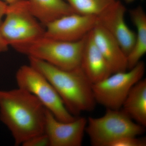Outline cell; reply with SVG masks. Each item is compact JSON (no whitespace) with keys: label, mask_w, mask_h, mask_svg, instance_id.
Returning a JSON list of instances; mask_svg holds the SVG:
<instances>
[{"label":"cell","mask_w":146,"mask_h":146,"mask_svg":"<svg viewBox=\"0 0 146 146\" xmlns=\"http://www.w3.org/2000/svg\"><path fill=\"white\" fill-rule=\"evenodd\" d=\"M85 132L92 146H108L123 136L142 135L145 132V129L121 110L106 109L102 117L87 119Z\"/></svg>","instance_id":"obj_4"},{"label":"cell","mask_w":146,"mask_h":146,"mask_svg":"<svg viewBox=\"0 0 146 146\" xmlns=\"http://www.w3.org/2000/svg\"><path fill=\"white\" fill-rule=\"evenodd\" d=\"M8 5L7 3L0 0V25L2 22V18L5 16L8 9Z\"/></svg>","instance_id":"obj_19"},{"label":"cell","mask_w":146,"mask_h":146,"mask_svg":"<svg viewBox=\"0 0 146 146\" xmlns=\"http://www.w3.org/2000/svg\"><path fill=\"white\" fill-rule=\"evenodd\" d=\"M91 33L95 44L109 65L112 74L127 70V56L116 39L98 24Z\"/></svg>","instance_id":"obj_11"},{"label":"cell","mask_w":146,"mask_h":146,"mask_svg":"<svg viewBox=\"0 0 146 146\" xmlns=\"http://www.w3.org/2000/svg\"><path fill=\"white\" fill-rule=\"evenodd\" d=\"M145 70V63L141 60L128 71L113 73L102 81L92 84L96 102L106 109H121L131 89L143 78Z\"/></svg>","instance_id":"obj_7"},{"label":"cell","mask_w":146,"mask_h":146,"mask_svg":"<svg viewBox=\"0 0 146 146\" xmlns=\"http://www.w3.org/2000/svg\"><path fill=\"white\" fill-rule=\"evenodd\" d=\"M87 122V119L80 116L71 121H61L46 109L44 132L50 146H81Z\"/></svg>","instance_id":"obj_9"},{"label":"cell","mask_w":146,"mask_h":146,"mask_svg":"<svg viewBox=\"0 0 146 146\" xmlns=\"http://www.w3.org/2000/svg\"><path fill=\"white\" fill-rule=\"evenodd\" d=\"M16 79L18 88L36 97L58 120L67 122L77 117L68 111L51 84L31 65L20 67L16 73Z\"/></svg>","instance_id":"obj_6"},{"label":"cell","mask_w":146,"mask_h":146,"mask_svg":"<svg viewBox=\"0 0 146 146\" xmlns=\"http://www.w3.org/2000/svg\"><path fill=\"white\" fill-rule=\"evenodd\" d=\"M30 65L42 74L51 84L68 111L75 117L91 111L96 102L92 84L81 67L65 70L49 63L29 57Z\"/></svg>","instance_id":"obj_2"},{"label":"cell","mask_w":146,"mask_h":146,"mask_svg":"<svg viewBox=\"0 0 146 146\" xmlns=\"http://www.w3.org/2000/svg\"><path fill=\"white\" fill-rule=\"evenodd\" d=\"M23 146H50L49 140L46 133L33 136L23 144Z\"/></svg>","instance_id":"obj_18"},{"label":"cell","mask_w":146,"mask_h":146,"mask_svg":"<svg viewBox=\"0 0 146 146\" xmlns=\"http://www.w3.org/2000/svg\"><path fill=\"white\" fill-rule=\"evenodd\" d=\"M131 21L136 29V40L132 50L127 56V69L130 70L141 61L146 53V14L138 6L130 11Z\"/></svg>","instance_id":"obj_15"},{"label":"cell","mask_w":146,"mask_h":146,"mask_svg":"<svg viewBox=\"0 0 146 146\" xmlns=\"http://www.w3.org/2000/svg\"><path fill=\"white\" fill-rule=\"evenodd\" d=\"M2 1H4L7 4L10 5L17 2L21 0H2Z\"/></svg>","instance_id":"obj_21"},{"label":"cell","mask_w":146,"mask_h":146,"mask_svg":"<svg viewBox=\"0 0 146 146\" xmlns=\"http://www.w3.org/2000/svg\"><path fill=\"white\" fill-rule=\"evenodd\" d=\"M98 24V16L71 13L46 25L44 36L65 42H77L83 39Z\"/></svg>","instance_id":"obj_8"},{"label":"cell","mask_w":146,"mask_h":146,"mask_svg":"<svg viewBox=\"0 0 146 146\" xmlns=\"http://www.w3.org/2000/svg\"><path fill=\"white\" fill-rule=\"evenodd\" d=\"M75 13L98 16L118 0H65Z\"/></svg>","instance_id":"obj_16"},{"label":"cell","mask_w":146,"mask_h":146,"mask_svg":"<svg viewBox=\"0 0 146 146\" xmlns=\"http://www.w3.org/2000/svg\"><path fill=\"white\" fill-rule=\"evenodd\" d=\"M5 16L0 33L9 46L29 43L44 35L45 29L31 13L27 0L8 5Z\"/></svg>","instance_id":"obj_5"},{"label":"cell","mask_w":146,"mask_h":146,"mask_svg":"<svg viewBox=\"0 0 146 146\" xmlns=\"http://www.w3.org/2000/svg\"><path fill=\"white\" fill-rule=\"evenodd\" d=\"M136 0H124L127 3H133Z\"/></svg>","instance_id":"obj_22"},{"label":"cell","mask_w":146,"mask_h":146,"mask_svg":"<svg viewBox=\"0 0 146 146\" xmlns=\"http://www.w3.org/2000/svg\"><path fill=\"white\" fill-rule=\"evenodd\" d=\"M80 67L92 84L112 74L109 65L95 44L91 31L84 39Z\"/></svg>","instance_id":"obj_12"},{"label":"cell","mask_w":146,"mask_h":146,"mask_svg":"<svg viewBox=\"0 0 146 146\" xmlns=\"http://www.w3.org/2000/svg\"><path fill=\"white\" fill-rule=\"evenodd\" d=\"M121 109L135 122L145 127L146 79H142L133 85Z\"/></svg>","instance_id":"obj_14"},{"label":"cell","mask_w":146,"mask_h":146,"mask_svg":"<svg viewBox=\"0 0 146 146\" xmlns=\"http://www.w3.org/2000/svg\"><path fill=\"white\" fill-rule=\"evenodd\" d=\"M46 110L36 97L23 89L0 90V120L16 146L44 133Z\"/></svg>","instance_id":"obj_1"},{"label":"cell","mask_w":146,"mask_h":146,"mask_svg":"<svg viewBox=\"0 0 146 146\" xmlns=\"http://www.w3.org/2000/svg\"><path fill=\"white\" fill-rule=\"evenodd\" d=\"M9 45L7 43L0 33V53L7 50Z\"/></svg>","instance_id":"obj_20"},{"label":"cell","mask_w":146,"mask_h":146,"mask_svg":"<svg viewBox=\"0 0 146 146\" xmlns=\"http://www.w3.org/2000/svg\"><path fill=\"white\" fill-rule=\"evenodd\" d=\"M85 37L77 42H68L44 36L12 47L29 57L43 60L62 70H72L81 66Z\"/></svg>","instance_id":"obj_3"},{"label":"cell","mask_w":146,"mask_h":146,"mask_svg":"<svg viewBox=\"0 0 146 146\" xmlns=\"http://www.w3.org/2000/svg\"><path fill=\"white\" fill-rule=\"evenodd\" d=\"M125 6L118 0L98 16V24L104 28L119 43L127 56L133 49L136 33L125 20Z\"/></svg>","instance_id":"obj_10"},{"label":"cell","mask_w":146,"mask_h":146,"mask_svg":"<svg viewBox=\"0 0 146 146\" xmlns=\"http://www.w3.org/2000/svg\"><path fill=\"white\" fill-rule=\"evenodd\" d=\"M31 14L44 26L75 11L65 0H27Z\"/></svg>","instance_id":"obj_13"},{"label":"cell","mask_w":146,"mask_h":146,"mask_svg":"<svg viewBox=\"0 0 146 146\" xmlns=\"http://www.w3.org/2000/svg\"><path fill=\"white\" fill-rule=\"evenodd\" d=\"M145 138H138L137 136H123L108 144V146H146Z\"/></svg>","instance_id":"obj_17"}]
</instances>
